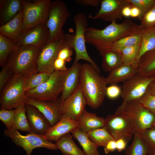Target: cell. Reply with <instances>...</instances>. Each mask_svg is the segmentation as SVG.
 <instances>
[{"label": "cell", "instance_id": "obj_15", "mask_svg": "<svg viewBox=\"0 0 155 155\" xmlns=\"http://www.w3.org/2000/svg\"><path fill=\"white\" fill-rule=\"evenodd\" d=\"M49 36L46 24H41L22 32L16 43L18 47L31 45L42 48L48 41Z\"/></svg>", "mask_w": 155, "mask_h": 155}, {"label": "cell", "instance_id": "obj_13", "mask_svg": "<svg viewBox=\"0 0 155 155\" xmlns=\"http://www.w3.org/2000/svg\"><path fill=\"white\" fill-rule=\"evenodd\" d=\"M155 78L146 77L137 73L123 82L121 96L122 102L134 101L143 96Z\"/></svg>", "mask_w": 155, "mask_h": 155}, {"label": "cell", "instance_id": "obj_4", "mask_svg": "<svg viewBox=\"0 0 155 155\" xmlns=\"http://www.w3.org/2000/svg\"><path fill=\"white\" fill-rule=\"evenodd\" d=\"M73 36L64 34L58 40L48 41L41 48L37 59L38 72L51 74L55 71L54 63L60 50L65 47L73 49Z\"/></svg>", "mask_w": 155, "mask_h": 155}, {"label": "cell", "instance_id": "obj_27", "mask_svg": "<svg viewBox=\"0 0 155 155\" xmlns=\"http://www.w3.org/2000/svg\"><path fill=\"white\" fill-rule=\"evenodd\" d=\"M71 134H66L56 142L55 144L58 149L63 155H86L76 145Z\"/></svg>", "mask_w": 155, "mask_h": 155}, {"label": "cell", "instance_id": "obj_38", "mask_svg": "<svg viewBox=\"0 0 155 155\" xmlns=\"http://www.w3.org/2000/svg\"><path fill=\"white\" fill-rule=\"evenodd\" d=\"M138 133L143 141L149 148L155 149V127L152 126Z\"/></svg>", "mask_w": 155, "mask_h": 155}, {"label": "cell", "instance_id": "obj_10", "mask_svg": "<svg viewBox=\"0 0 155 155\" xmlns=\"http://www.w3.org/2000/svg\"><path fill=\"white\" fill-rule=\"evenodd\" d=\"M4 133L17 146L22 148L26 151V155H31L33 150L37 148H44L52 150L58 149L56 144L46 139L44 135L32 133L22 135L18 130L7 129L4 130Z\"/></svg>", "mask_w": 155, "mask_h": 155}, {"label": "cell", "instance_id": "obj_48", "mask_svg": "<svg viewBox=\"0 0 155 155\" xmlns=\"http://www.w3.org/2000/svg\"><path fill=\"white\" fill-rule=\"evenodd\" d=\"M116 150L119 152H121L125 149L128 143L125 140L120 138L116 140Z\"/></svg>", "mask_w": 155, "mask_h": 155}, {"label": "cell", "instance_id": "obj_41", "mask_svg": "<svg viewBox=\"0 0 155 155\" xmlns=\"http://www.w3.org/2000/svg\"><path fill=\"white\" fill-rule=\"evenodd\" d=\"M15 109H6L1 108L0 120L5 125L7 129H12Z\"/></svg>", "mask_w": 155, "mask_h": 155}, {"label": "cell", "instance_id": "obj_2", "mask_svg": "<svg viewBox=\"0 0 155 155\" xmlns=\"http://www.w3.org/2000/svg\"><path fill=\"white\" fill-rule=\"evenodd\" d=\"M80 84L87 104L94 109L100 107L106 96L105 78L90 63H84L82 65Z\"/></svg>", "mask_w": 155, "mask_h": 155}, {"label": "cell", "instance_id": "obj_6", "mask_svg": "<svg viewBox=\"0 0 155 155\" xmlns=\"http://www.w3.org/2000/svg\"><path fill=\"white\" fill-rule=\"evenodd\" d=\"M26 78L14 74L0 92L1 108L12 109L24 103Z\"/></svg>", "mask_w": 155, "mask_h": 155}, {"label": "cell", "instance_id": "obj_12", "mask_svg": "<svg viewBox=\"0 0 155 155\" xmlns=\"http://www.w3.org/2000/svg\"><path fill=\"white\" fill-rule=\"evenodd\" d=\"M103 127L115 140L123 138L128 143L134 135L127 119L118 108L114 114L108 115L106 117Z\"/></svg>", "mask_w": 155, "mask_h": 155}, {"label": "cell", "instance_id": "obj_16", "mask_svg": "<svg viewBox=\"0 0 155 155\" xmlns=\"http://www.w3.org/2000/svg\"><path fill=\"white\" fill-rule=\"evenodd\" d=\"M87 104L80 84L75 90L63 102V115L77 121Z\"/></svg>", "mask_w": 155, "mask_h": 155}, {"label": "cell", "instance_id": "obj_9", "mask_svg": "<svg viewBox=\"0 0 155 155\" xmlns=\"http://www.w3.org/2000/svg\"><path fill=\"white\" fill-rule=\"evenodd\" d=\"M70 16L67 7L63 1H51L46 23L49 32L48 41L58 40L64 35L62 29Z\"/></svg>", "mask_w": 155, "mask_h": 155}, {"label": "cell", "instance_id": "obj_7", "mask_svg": "<svg viewBox=\"0 0 155 155\" xmlns=\"http://www.w3.org/2000/svg\"><path fill=\"white\" fill-rule=\"evenodd\" d=\"M118 108L127 119L134 134L152 127L155 115L135 101L122 102Z\"/></svg>", "mask_w": 155, "mask_h": 155}, {"label": "cell", "instance_id": "obj_50", "mask_svg": "<svg viewBox=\"0 0 155 155\" xmlns=\"http://www.w3.org/2000/svg\"><path fill=\"white\" fill-rule=\"evenodd\" d=\"M131 6L129 4L123 8L122 11L123 17L127 18L131 17Z\"/></svg>", "mask_w": 155, "mask_h": 155}, {"label": "cell", "instance_id": "obj_53", "mask_svg": "<svg viewBox=\"0 0 155 155\" xmlns=\"http://www.w3.org/2000/svg\"><path fill=\"white\" fill-rule=\"evenodd\" d=\"M152 126L155 127V117L154 120L152 124Z\"/></svg>", "mask_w": 155, "mask_h": 155}, {"label": "cell", "instance_id": "obj_5", "mask_svg": "<svg viewBox=\"0 0 155 155\" xmlns=\"http://www.w3.org/2000/svg\"><path fill=\"white\" fill-rule=\"evenodd\" d=\"M23 32L39 24H46L51 1L22 0Z\"/></svg>", "mask_w": 155, "mask_h": 155}, {"label": "cell", "instance_id": "obj_34", "mask_svg": "<svg viewBox=\"0 0 155 155\" xmlns=\"http://www.w3.org/2000/svg\"><path fill=\"white\" fill-rule=\"evenodd\" d=\"M149 148L144 142L138 133L134 134L131 145L127 148L125 155H147Z\"/></svg>", "mask_w": 155, "mask_h": 155}, {"label": "cell", "instance_id": "obj_45", "mask_svg": "<svg viewBox=\"0 0 155 155\" xmlns=\"http://www.w3.org/2000/svg\"><path fill=\"white\" fill-rule=\"evenodd\" d=\"M74 1L78 4L85 6H90L94 7L98 6L100 4V0H75Z\"/></svg>", "mask_w": 155, "mask_h": 155}, {"label": "cell", "instance_id": "obj_25", "mask_svg": "<svg viewBox=\"0 0 155 155\" xmlns=\"http://www.w3.org/2000/svg\"><path fill=\"white\" fill-rule=\"evenodd\" d=\"M137 73L143 76L154 78L155 75V49L147 53L140 59Z\"/></svg>", "mask_w": 155, "mask_h": 155}, {"label": "cell", "instance_id": "obj_22", "mask_svg": "<svg viewBox=\"0 0 155 155\" xmlns=\"http://www.w3.org/2000/svg\"><path fill=\"white\" fill-rule=\"evenodd\" d=\"M22 9V0H0V22L1 26L12 20Z\"/></svg>", "mask_w": 155, "mask_h": 155}, {"label": "cell", "instance_id": "obj_30", "mask_svg": "<svg viewBox=\"0 0 155 155\" xmlns=\"http://www.w3.org/2000/svg\"><path fill=\"white\" fill-rule=\"evenodd\" d=\"M102 57V67L103 70L109 72L123 64L119 53L111 50L99 51Z\"/></svg>", "mask_w": 155, "mask_h": 155}, {"label": "cell", "instance_id": "obj_39", "mask_svg": "<svg viewBox=\"0 0 155 155\" xmlns=\"http://www.w3.org/2000/svg\"><path fill=\"white\" fill-rule=\"evenodd\" d=\"M126 1L131 6L135 7L140 9L142 17L155 4V0H126Z\"/></svg>", "mask_w": 155, "mask_h": 155}, {"label": "cell", "instance_id": "obj_54", "mask_svg": "<svg viewBox=\"0 0 155 155\" xmlns=\"http://www.w3.org/2000/svg\"></svg>", "mask_w": 155, "mask_h": 155}, {"label": "cell", "instance_id": "obj_28", "mask_svg": "<svg viewBox=\"0 0 155 155\" xmlns=\"http://www.w3.org/2000/svg\"><path fill=\"white\" fill-rule=\"evenodd\" d=\"M71 133L78 142L86 155H100L98 147L90 139L87 133L82 131L79 127L72 131Z\"/></svg>", "mask_w": 155, "mask_h": 155}, {"label": "cell", "instance_id": "obj_47", "mask_svg": "<svg viewBox=\"0 0 155 155\" xmlns=\"http://www.w3.org/2000/svg\"><path fill=\"white\" fill-rule=\"evenodd\" d=\"M104 148V152L106 154L114 152L116 150V140H113L110 141Z\"/></svg>", "mask_w": 155, "mask_h": 155}, {"label": "cell", "instance_id": "obj_17", "mask_svg": "<svg viewBox=\"0 0 155 155\" xmlns=\"http://www.w3.org/2000/svg\"><path fill=\"white\" fill-rule=\"evenodd\" d=\"M100 7L94 16L90 15L89 17L94 19H101L111 22L121 19L123 17L122 11L125 6L129 5L126 0H102Z\"/></svg>", "mask_w": 155, "mask_h": 155}, {"label": "cell", "instance_id": "obj_46", "mask_svg": "<svg viewBox=\"0 0 155 155\" xmlns=\"http://www.w3.org/2000/svg\"><path fill=\"white\" fill-rule=\"evenodd\" d=\"M66 62L63 60L57 58L55 61L54 66L55 70L65 71L67 68L65 66Z\"/></svg>", "mask_w": 155, "mask_h": 155}, {"label": "cell", "instance_id": "obj_36", "mask_svg": "<svg viewBox=\"0 0 155 155\" xmlns=\"http://www.w3.org/2000/svg\"><path fill=\"white\" fill-rule=\"evenodd\" d=\"M51 74L46 72H38L26 78L25 84L26 92L35 88L47 81Z\"/></svg>", "mask_w": 155, "mask_h": 155}, {"label": "cell", "instance_id": "obj_33", "mask_svg": "<svg viewBox=\"0 0 155 155\" xmlns=\"http://www.w3.org/2000/svg\"><path fill=\"white\" fill-rule=\"evenodd\" d=\"M140 45L138 44L127 47L117 52L120 55L123 64L131 65L136 69V63Z\"/></svg>", "mask_w": 155, "mask_h": 155}, {"label": "cell", "instance_id": "obj_44", "mask_svg": "<svg viewBox=\"0 0 155 155\" xmlns=\"http://www.w3.org/2000/svg\"><path fill=\"white\" fill-rule=\"evenodd\" d=\"M73 49L69 47L63 48L59 52L57 58L62 59L66 62L70 61L72 59Z\"/></svg>", "mask_w": 155, "mask_h": 155}, {"label": "cell", "instance_id": "obj_21", "mask_svg": "<svg viewBox=\"0 0 155 155\" xmlns=\"http://www.w3.org/2000/svg\"><path fill=\"white\" fill-rule=\"evenodd\" d=\"M77 121L80 130L88 133L95 129L103 127L105 119L97 116L95 113L88 112L85 109L79 117Z\"/></svg>", "mask_w": 155, "mask_h": 155}, {"label": "cell", "instance_id": "obj_32", "mask_svg": "<svg viewBox=\"0 0 155 155\" xmlns=\"http://www.w3.org/2000/svg\"><path fill=\"white\" fill-rule=\"evenodd\" d=\"M18 48L16 43L0 34V66L3 67L10 54Z\"/></svg>", "mask_w": 155, "mask_h": 155}, {"label": "cell", "instance_id": "obj_43", "mask_svg": "<svg viewBox=\"0 0 155 155\" xmlns=\"http://www.w3.org/2000/svg\"><path fill=\"white\" fill-rule=\"evenodd\" d=\"M122 88L116 84H111L107 87L106 90V96L111 99H116L121 96Z\"/></svg>", "mask_w": 155, "mask_h": 155}, {"label": "cell", "instance_id": "obj_35", "mask_svg": "<svg viewBox=\"0 0 155 155\" xmlns=\"http://www.w3.org/2000/svg\"><path fill=\"white\" fill-rule=\"evenodd\" d=\"M87 134L91 140L98 147L101 146L104 148L109 141L114 140L103 127L95 129Z\"/></svg>", "mask_w": 155, "mask_h": 155}, {"label": "cell", "instance_id": "obj_40", "mask_svg": "<svg viewBox=\"0 0 155 155\" xmlns=\"http://www.w3.org/2000/svg\"><path fill=\"white\" fill-rule=\"evenodd\" d=\"M143 29L151 28L155 26V4L143 16L140 25Z\"/></svg>", "mask_w": 155, "mask_h": 155}, {"label": "cell", "instance_id": "obj_52", "mask_svg": "<svg viewBox=\"0 0 155 155\" xmlns=\"http://www.w3.org/2000/svg\"><path fill=\"white\" fill-rule=\"evenodd\" d=\"M148 155H155V149L149 148Z\"/></svg>", "mask_w": 155, "mask_h": 155}, {"label": "cell", "instance_id": "obj_26", "mask_svg": "<svg viewBox=\"0 0 155 155\" xmlns=\"http://www.w3.org/2000/svg\"><path fill=\"white\" fill-rule=\"evenodd\" d=\"M155 49V26L143 29L139 53L136 63L137 69L139 61L144 54Z\"/></svg>", "mask_w": 155, "mask_h": 155}, {"label": "cell", "instance_id": "obj_1", "mask_svg": "<svg viewBox=\"0 0 155 155\" xmlns=\"http://www.w3.org/2000/svg\"><path fill=\"white\" fill-rule=\"evenodd\" d=\"M142 28L140 25L130 19L125 20L120 23L114 21L103 29L87 27L85 34V40L100 51L106 49L116 41Z\"/></svg>", "mask_w": 155, "mask_h": 155}, {"label": "cell", "instance_id": "obj_8", "mask_svg": "<svg viewBox=\"0 0 155 155\" xmlns=\"http://www.w3.org/2000/svg\"><path fill=\"white\" fill-rule=\"evenodd\" d=\"M63 71L55 70L50 78L36 88L26 91V96L39 101L55 100L61 94L63 89Z\"/></svg>", "mask_w": 155, "mask_h": 155}, {"label": "cell", "instance_id": "obj_11", "mask_svg": "<svg viewBox=\"0 0 155 155\" xmlns=\"http://www.w3.org/2000/svg\"><path fill=\"white\" fill-rule=\"evenodd\" d=\"M74 21L75 32L73 36V49L75 51V57L73 63H77L81 59L84 60L92 65L100 73L99 67L89 56L86 48L85 34L88 23L86 14L83 13L77 14L74 17Z\"/></svg>", "mask_w": 155, "mask_h": 155}, {"label": "cell", "instance_id": "obj_23", "mask_svg": "<svg viewBox=\"0 0 155 155\" xmlns=\"http://www.w3.org/2000/svg\"><path fill=\"white\" fill-rule=\"evenodd\" d=\"M23 11L19 12L12 20L0 27V34L16 43L23 32Z\"/></svg>", "mask_w": 155, "mask_h": 155}, {"label": "cell", "instance_id": "obj_31", "mask_svg": "<svg viewBox=\"0 0 155 155\" xmlns=\"http://www.w3.org/2000/svg\"><path fill=\"white\" fill-rule=\"evenodd\" d=\"M12 129L30 132L25 107L23 103L15 109Z\"/></svg>", "mask_w": 155, "mask_h": 155}, {"label": "cell", "instance_id": "obj_19", "mask_svg": "<svg viewBox=\"0 0 155 155\" xmlns=\"http://www.w3.org/2000/svg\"><path fill=\"white\" fill-rule=\"evenodd\" d=\"M25 107L30 133L44 135L51 127L49 121L34 106L25 104Z\"/></svg>", "mask_w": 155, "mask_h": 155}, {"label": "cell", "instance_id": "obj_51", "mask_svg": "<svg viewBox=\"0 0 155 155\" xmlns=\"http://www.w3.org/2000/svg\"><path fill=\"white\" fill-rule=\"evenodd\" d=\"M149 89L151 93L155 95V80L150 84L149 87Z\"/></svg>", "mask_w": 155, "mask_h": 155}, {"label": "cell", "instance_id": "obj_14", "mask_svg": "<svg viewBox=\"0 0 155 155\" xmlns=\"http://www.w3.org/2000/svg\"><path fill=\"white\" fill-rule=\"evenodd\" d=\"M24 103L38 109L49 121L51 126L58 122L63 116L60 96L53 100L39 101L26 96Z\"/></svg>", "mask_w": 155, "mask_h": 155}, {"label": "cell", "instance_id": "obj_37", "mask_svg": "<svg viewBox=\"0 0 155 155\" xmlns=\"http://www.w3.org/2000/svg\"><path fill=\"white\" fill-rule=\"evenodd\" d=\"M134 101L155 115V95L150 92L149 88L143 96Z\"/></svg>", "mask_w": 155, "mask_h": 155}, {"label": "cell", "instance_id": "obj_42", "mask_svg": "<svg viewBox=\"0 0 155 155\" xmlns=\"http://www.w3.org/2000/svg\"><path fill=\"white\" fill-rule=\"evenodd\" d=\"M14 74L12 70L6 65L3 67L0 72V92Z\"/></svg>", "mask_w": 155, "mask_h": 155}, {"label": "cell", "instance_id": "obj_3", "mask_svg": "<svg viewBox=\"0 0 155 155\" xmlns=\"http://www.w3.org/2000/svg\"><path fill=\"white\" fill-rule=\"evenodd\" d=\"M41 49L31 45L19 46L9 55L6 64L14 74L27 78L38 72L37 61Z\"/></svg>", "mask_w": 155, "mask_h": 155}, {"label": "cell", "instance_id": "obj_20", "mask_svg": "<svg viewBox=\"0 0 155 155\" xmlns=\"http://www.w3.org/2000/svg\"><path fill=\"white\" fill-rule=\"evenodd\" d=\"M78 127L77 121L63 115L60 120L51 126L44 136L50 141L57 142L63 136L71 133L72 131Z\"/></svg>", "mask_w": 155, "mask_h": 155}, {"label": "cell", "instance_id": "obj_49", "mask_svg": "<svg viewBox=\"0 0 155 155\" xmlns=\"http://www.w3.org/2000/svg\"><path fill=\"white\" fill-rule=\"evenodd\" d=\"M142 17V12L140 9L135 7H131V17L137 18L141 20Z\"/></svg>", "mask_w": 155, "mask_h": 155}, {"label": "cell", "instance_id": "obj_24", "mask_svg": "<svg viewBox=\"0 0 155 155\" xmlns=\"http://www.w3.org/2000/svg\"><path fill=\"white\" fill-rule=\"evenodd\" d=\"M137 73V69L131 65L123 64L109 72L105 78L107 84L124 82Z\"/></svg>", "mask_w": 155, "mask_h": 155}, {"label": "cell", "instance_id": "obj_18", "mask_svg": "<svg viewBox=\"0 0 155 155\" xmlns=\"http://www.w3.org/2000/svg\"><path fill=\"white\" fill-rule=\"evenodd\" d=\"M82 64L78 62L72 66L63 75V89L60 96L62 103L77 89L80 83Z\"/></svg>", "mask_w": 155, "mask_h": 155}, {"label": "cell", "instance_id": "obj_29", "mask_svg": "<svg viewBox=\"0 0 155 155\" xmlns=\"http://www.w3.org/2000/svg\"><path fill=\"white\" fill-rule=\"evenodd\" d=\"M143 29L142 28L132 34L119 39L111 44L106 49L104 50H111L118 52L126 47L140 44Z\"/></svg>", "mask_w": 155, "mask_h": 155}]
</instances>
